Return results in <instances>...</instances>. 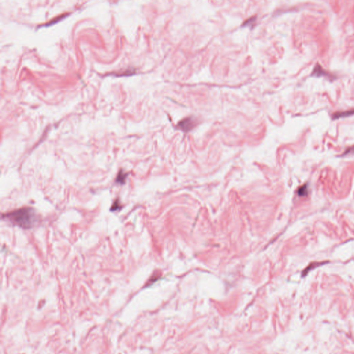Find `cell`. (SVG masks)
I'll use <instances>...</instances> for the list:
<instances>
[{"instance_id":"6da1fadb","label":"cell","mask_w":354,"mask_h":354,"mask_svg":"<svg viewBox=\"0 0 354 354\" xmlns=\"http://www.w3.org/2000/svg\"><path fill=\"white\" fill-rule=\"evenodd\" d=\"M6 219L24 229L33 228L37 222V217L34 210L31 208H22L4 214Z\"/></svg>"},{"instance_id":"7a4b0ae2","label":"cell","mask_w":354,"mask_h":354,"mask_svg":"<svg viewBox=\"0 0 354 354\" xmlns=\"http://www.w3.org/2000/svg\"><path fill=\"white\" fill-rule=\"evenodd\" d=\"M196 121L192 117H187L181 120L177 125L176 128L185 132L190 131L195 127Z\"/></svg>"},{"instance_id":"3957f363","label":"cell","mask_w":354,"mask_h":354,"mask_svg":"<svg viewBox=\"0 0 354 354\" xmlns=\"http://www.w3.org/2000/svg\"><path fill=\"white\" fill-rule=\"evenodd\" d=\"M312 75H315V76H323V75H324V76H326V77L331 78V75H329V73L326 72V71L323 70V69H322L320 66L318 65V64L316 66H315L314 69H313Z\"/></svg>"},{"instance_id":"277c9868","label":"cell","mask_w":354,"mask_h":354,"mask_svg":"<svg viewBox=\"0 0 354 354\" xmlns=\"http://www.w3.org/2000/svg\"><path fill=\"white\" fill-rule=\"evenodd\" d=\"M354 114V109L353 110L349 111H338L335 112L333 114L332 118L333 119H338V118H342V117H347V116H351Z\"/></svg>"},{"instance_id":"5b68a950","label":"cell","mask_w":354,"mask_h":354,"mask_svg":"<svg viewBox=\"0 0 354 354\" xmlns=\"http://www.w3.org/2000/svg\"><path fill=\"white\" fill-rule=\"evenodd\" d=\"M126 177H127V174H125L122 171H121L119 174H118L117 178H116V181H117V183H120V184H122V183H125V179H126Z\"/></svg>"},{"instance_id":"8992f818","label":"cell","mask_w":354,"mask_h":354,"mask_svg":"<svg viewBox=\"0 0 354 354\" xmlns=\"http://www.w3.org/2000/svg\"><path fill=\"white\" fill-rule=\"evenodd\" d=\"M307 193V186L306 185H304V186L300 187L298 190V194L300 196H305Z\"/></svg>"}]
</instances>
